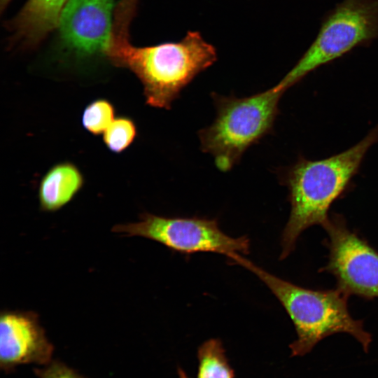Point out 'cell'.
I'll return each mask as SVG.
<instances>
[{
    "label": "cell",
    "instance_id": "cell-1",
    "mask_svg": "<svg viewBox=\"0 0 378 378\" xmlns=\"http://www.w3.org/2000/svg\"><path fill=\"white\" fill-rule=\"evenodd\" d=\"M378 142V125L360 141L328 158L309 160L302 157L286 169L282 181L288 187L290 212L283 230L280 255L293 251L300 234L328 219L332 204L348 188L370 148Z\"/></svg>",
    "mask_w": 378,
    "mask_h": 378
},
{
    "label": "cell",
    "instance_id": "cell-2",
    "mask_svg": "<svg viewBox=\"0 0 378 378\" xmlns=\"http://www.w3.org/2000/svg\"><path fill=\"white\" fill-rule=\"evenodd\" d=\"M117 66L134 73L148 105L169 109L182 90L218 58L216 48L197 31L179 41L136 47L127 38L113 36L106 52Z\"/></svg>",
    "mask_w": 378,
    "mask_h": 378
},
{
    "label": "cell",
    "instance_id": "cell-3",
    "mask_svg": "<svg viewBox=\"0 0 378 378\" xmlns=\"http://www.w3.org/2000/svg\"><path fill=\"white\" fill-rule=\"evenodd\" d=\"M229 259L258 276L284 307L298 335L289 346L292 356H304L322 339L337 332L351 335L368 352L371 335L363 328V321L351 316L347 294L337 288L316 290L300 287L273 275L239 253Z\"/></svg>",
    "mask_w": 378,
    "mask_h": 378
},
{
    "label": "cell",
    "instance_id": "cell-4",
    "mask_svg": "<svg viewBox=\"0 0 378 378\" xmlns=\"http://www.w3.org/2000/svg\"><path fill=\"white\" fill-rule=\"evenodd\" d=\"M285 92L277 83L242 98L212 94L216 116L198 136L202 150L213 156L219 170H230L246 150L272 131Z\"/></svg>",
    "mask_w": 378,
    "mask_h": 378
},
{
    "label": "cell",
    "instance_id": "cell-5",
    "mask_svg": "<svg viewBox=\"0 0 378 378\" xmlns=\"http://www.w3.org/2000/svg\"><path fill=\"white\" fill-rule=\"evenodd\" d=\"M378 38V0H343L323 18L318 32L278 83L284 90L318 68Z\"/></svg>",
    "mask_w": 378,
    "mask_h": 378
},
{
    "label": "cell",
    "instance_id": "cell-6",
    "mask_svg": "<svg viewBox=\"0 0 378 378\" xmlns=\"http://www.w3.org/2000/svg\"><path fill=\"white\" fill-rule=\"evenodd\" d=\"M140 217L137 222L114 225L112 232L149 239L183 254L211 252L228 258L249 252L248 238L230 237L221 230L216 218L164 217L148 213Z\"/></svg>",
    "mask_w": 378,
    "mask_h": 378
},
{
    "label": "cell",
    "instance_id": "cell-7",
    "mask_svg": "<svg viewBox=\"0 0 378 378\" xmlns=\"http://www.w3.org/2000/svg\"><path fill=\"white\" fill-rule=\"evenodd\" d=\"M328 234L329 260L322 270L332 274L337 288L347 294L378 298V252L333 214L322 225Z\"/></svg>",
    "mask_w": 378,
    "mask_h": 378
},
{
    "label": "cell",
    "instance_id": "cell-8",
    "mask_svg": "<svg viewBox=\"0 0 378 378\" xmlns=\"http://www.w3.org/2000/svg\"><path fill=\"white\" fill-rule=\"evenodd\" d=\"M114 0H69L58 26L63 43L80 56L106 54L113 35Z\"/></svg>",
    "mask_w": 378,
    "mask_h": 378
},
{
    "label": "cell",
    "instance_id": "cell-9",
    "mask_svg": "<svg viewBox=\"0 0 378 378\" xmlns=\"http://www.w3.org/2000/svg\"><path fill=\"white\" fill-rule=\"evenodd\" d=\"M54 346L33 311L3 310L0 314V368L11 372L24 364L52 360Z\"/></svg>",
    "mask_w": 378,
    "mask_h": 378
},
{
    "label": "cell",
    "instance_id": "cell-10",
    "mask_svg": "<svg viewBox=\"0 0 378 378\" xmlns=\"http://www.w3.org/2000/svg\"><path fill=\"white\" fill-rule=\"evenodd\" d=\"M69 0H28L10 22L15 37L28 45L38 43L58 26Z\"/></svg>",
    "mask_w": 378,
    "mask_h": 378
},
{
    "label": "cell",
    "instance_id": "cell-11",
    "mask_svg": "<svg viewBox=\"0 0 378 378\" xmlns=\"http://www.w3.org/2000/svg\"><path fill=\"white\" fill-rule=\"evenodd\" d=\"M83 184V176L74 163L55 164L39 183L38 197L41 210L54 212L61 209L75 197Z\"/></svg>",
    "mask_w": 378,
    "mask_h": 378
},
{
    "label": "cell",
    "instance_id": "cell-12",
    "mask_svg": "<svg viewBox=\"0 0 378 378\" xmlns=\"http://www.w3.org/2000/svg\"><path fill=\"white\" fill-rule=\"evenodd\" d=\"M196 378H234L222 342L217 338L203 342L197 350Z\"/></svg>",
    "mask_w": 378,
    "mask_h": 378
},
{
    "label": "cell",
    "instance_id": "cell-13",
    "mask_svg": "<svg viewBox=\"0 0 378 378\" xmlns=\"http://www.w3.org/2000/svg\"><path fill=\"white\" fill-rule=\"evenodd\" d=\"M115 108L111 102L103 98L97 99L84 108L81 123L91 134H103L115 119Z\"/></svg>",
    "mask_w": 378,
    "mask_h": 378
},
{
    "label": "cell",
    "instance_id": "cell-14",
    "mask_svg": "<svg viewBox=\"0 0 378 378\" xmlns=\"http://www.w3.org/2000/svg\"><path fill=\"white\" fill-rule=\"evenodd\" d=\"M137 135L136 126L129 117L115 118L103 133V141L108 149L120 153L127 149Z\"/></svg>",
    "mask_w": 378,
    "mask_h": 378
},
{
    "label": "cell",
    "instance_id": "cell-15",
    "mask_svg": "<svg viewBox=\"0 0 378 378\" xmlns=\"http://www.w3.org/2000/svg\"><path fill=\"white\" fill-rule=\"evenodd\" d=\"M34 372L38 378H86L74 368L58 360L36 367Z\"/></svg>",
    "mask_w": 378,
    "mask_h": 378
},
{
    "label": "cell",
    "instance_id": "cell-16",
    "mask_svg": "<svg viewBox=\"0 0 378 378\" xmlns=\"http://www.w3.org/2000/svg\"><path fill=\"white\" fill-rule=\"evenodd\" d=\"M11 0H0V7L1 9H4L8 4L10 2Z\"/></svg>",
    "mask_w": 378,
    "mask_h": 378
},
{
    "label": "cell",
    "instance_id": "cell-17",
    "mask_svg": "<svg viewBox=\"0 0 378 378\" xmlns=\"http://www.w3.org/2000/svg\"><path fill=\"white\" fill-rule=\"evenodd\" d=\"M132 1H136V0H132Z\"/></svg>",
    "mask_w": 378,
    "mask_h": 378
}]
</instances>
